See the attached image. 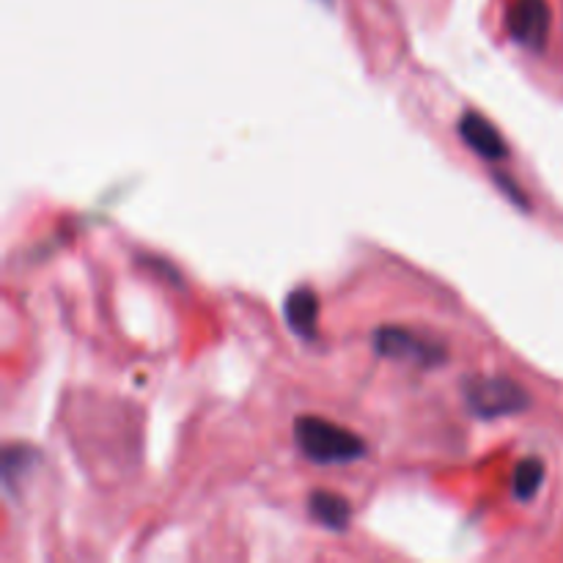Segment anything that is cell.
Wrapping results in <instances>:
<instances>
[{"label":"cell","mask_w":563,"mask_h":563,"mask_svg":"<svg viewBox=\"0 0 563 563\" xmlns=\"http://www.w3.org/2000/svg\"><path fill=\"white\" fill-rule=\"evenodd\" d=\"M295 443L302 456L319 465H341L366 456V443L350 429L330 423L324 418L302 416L295 421Z\"/></svg>","instance_id":"cell-1"},{"label":"cell","mask_w":563,"mask_h":563,"mask_svg":"<svg viewBox=\"0 0 563 563\" xmlns=\"http://www.w3.org/2000/svg\"><path fill=\"white\" fill-rule=\"evenodd\" d=\"M462 396L473 416L478 418H504L526 412L531 407V396L522 385L506 377H471L462 385Z\"/></svg>","instance_id":"cell-2"},{"label":"cell","mask_w":563,"mask_h":563,"mask_svg":"<svg viewBox=\"0 0 563 563\" xmlns=\"http://www.w3.org/2000/svg\"><path fill=\"white\" fill-rule=\"evenodd\" d=\"M372 346L377 355L388 357V361H410L421 363V366H438L445 361V350L438 344H427L418 339L416 333L405 328H379L374 333Z\"/></svg>","instance_id":"cell-3"},{"label":"cell","mask_w":563,"mask_h":563,"mask_svg":"<svg viewBox=\"0 0 563 563\" xmlns=\"http://www.w3.org/2000/svg\"><path fill=\"white\" fill-rule=\"evenodd\" d=\"M506 27L517 44L528 49H542L550 33L548 0H515L506 14Z\"/></svg>","instance_id":"cell-4"},{"label":"cell","mask_w":563,"mask_h":563,"mask_svg":"<svg viewBox=\"0 0 563 563\" xmlns=\"http://www.w3.org/2000/svg\"><path fill=\"white\" fill-rule=\"evenodd\" d=\"M456 132H460L462 141L473 148L482 159L487 163H500V159L509 154V146H506L504 135L498 132V126L489 119H484L476 110H467L465 115L456 124Z\"/></svg>","instance_id":"cell-5"},{"label":"cell","mask_w":563,"mask_h":563,"mask_svg":"<svg viewBox=\"0 0 563 563\" xmlns=\"http://www.w3.org/2000/svg\"><path fill=\"white\" fill-rule=\"evenodd\" d=\"M284 317L289 324L291 333L302 341L317 339V324H319V300L317 291L302 286V289L289 291L284 302Z\"/></svg>","instance_id":"cell-6"},{"label":"cell","mask_w":563,"mask_h":563,"mask_svg":"<svg viewBox=\"0 0 563 563\" xmlns=\"http://www.w3.org/2000/svg\"><path fill=\"white\" fill-rule=\"evenodd\" d=\"M308 511H311V517L319 526L330 528V531H346V528H350V504L335 493H324V489L311 493V498H308Z\"/></svg>","instance_id":"cell-7"},{"label":"cell","mask_w":563,"mask_h":563,"mask_svg":"<svg viewBox=\"0 0 563 563\" xmlns=\"http://www.w3.org/2000/svg\"><path fill=\"white\" fill-rule=\"evenodd\" d=\"M544 484V462L537 460V456H528L517 465L515 471V495L517 500H531L533 495L539 493V487Z\"/></svg>","instance_id":"cell-8"},{"label":"cell","mask_w":563,"mask_h":563,"mask_svg":"<svg viewBox=\"0 0 563 563\" xmlns=\"http://www.w3.org/2000/svg\"><path fill=\"white\" fill-rule=\"evenodd\" d=\"M495 179H498V185L500 187H504V192H509V198H511V201H515L517 203V207H522V209H528V201H526V198H522L520 196V192H517V187L515 185H511V181L509 179H504V176H495Z\"/></svg>","instance_id":"cell-9"}]
</instances>
